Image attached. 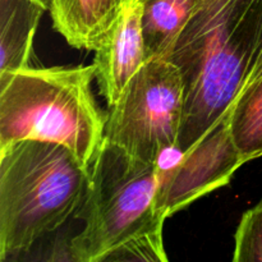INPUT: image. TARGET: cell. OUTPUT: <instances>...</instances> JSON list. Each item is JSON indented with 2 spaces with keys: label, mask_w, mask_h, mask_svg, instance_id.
I'll return each instance as SVG.
<instances>
[{
  "label": "cell",
  "mask_w": 262,
  "mask_h": 262,
  "mask_svg": "<svg viewBox=\"0 0 262 262\" xmlns=\"http://www.w3.org/2000/svg\"><path fill=\"white\" fill-rule=\"evenodd\" d=\"M122 0H53L54 28L69 45L96 50L117 19Z\"/></svg>",
  "instance_id": "ba28073f"
},
{
  "label": "cell",
  "mask_w": 262,
  "mask_h": 262,
  "mask_svg": "<svg viewBox=\"0 0 262 262\" xmlns=\"http://www.w3.org/2000/svg\"><path fill=\"white\" fill-rule=\"evenodd\" d=\"M125 2V0H122V3H124Z\"/></svg>",
  "instance_id": "5bb4252c"
},
{
  "label": "cell",
  "mask_w": 262,
  "mask_h": 262,
  "mask_svg": "<svg viewBox=\"0 0 262 262\" xmlns=\"http://www.w3.org/2000/svg\"><path fill=\"white\" fill-rule=\"evenodd\" d=\"M89 184L90 166L60 143L25 140L0 148V261L76 217Z\"/></svg>",
  "instance_id": "3957f363"
},
{
  "label": "cell",
  "mask_w": 262,
  "mask_h": 262,
  "mask_svg": "<svg viewBox=\"0 0 262 262\" xmlns=\"http://www.w3.org/2000/svg\"><path fill=\"white\" fill-rule=\"evenodd\" d=\"M245 164L229 128L228 114L163 174L158 209L168 219L205 194L227 186Z\"/></svg>",
  "instance_id": "8992f818"
},
{
  "label": "cell",
  "mask_w": 262,
  "mask_h": 262,
  "mask_svg": "<svg viewBox=\"0 0 262 262\" xmlns=\"http://www.w3.org/2000/svg\"><path fill=\"white\" fill-rule=\"evenodd\" d=\"M232 137L243 161L262 156V49L228 112Z\"/></svg>",
  "instance_id": "30bf717a"
},
{
  "label": "cell",
  "mask_w": 262,
  "mask_h": 262,
  "mask_svg": "<svg viewBox=\"0 0 262 262\" xmlns=\"http://www.w3.org/2000/svg\"><path fill=\"white\" fill-rule=\"evenodd\" d=\"M45 10L37 0H0V74L33 67V37Z\"/></svg>",
  "instance_id": "9c48e42d"
},
{
  "label": "cell",
  "mask_w": 262,
  "mask_h": 262,
  "mask_svg": "<svg viewBox=\"0 0 262 262\" xmlns=\"http://www.w3.org/2000/svg\"><path fill=\"white\" fill-rule=\"evenodd\" d=\"M37 2L41 3V4H42L48 10H50L51 4H53V0H37Z\"/></svg>",
  "instance_id": "4fadbf2b"
},
{
  "label": "cell",
  "mask_w": 262,
  "mask_h": 262,
  "mask_svg": "<svg viewBox=\"0 0 262 262\" xmlns=\"http://www.w3.org/2000/svg\"><path fill=\"white\" fill-rule=\"evenodd\" d=\"M159 164L133 158L105 140L90 166V184L76 217L84 222L68 246L77 262H166L159 211Z\"/></svg>",
  "instance_id": "7a4b0ae2"
},
{
  "label": "cell",
  "mask_w": 262,
  "mask_h": 262,
  "mask_svg": "<svg viewBox=\"0 0 262 262\" xmlns=\"http://www.w3.org/2000/svg\"><path fill=\"white\" fill-rule=\"evenodd\" d=\"M184 113L179 69L163 56L148 59L109 106L105 140L146 163L176 150Z\"/></svg>",
  "instance_id": "5b68a950"
},
{
  "label": "cell",
  "mask_w": 262,
  "mask_h": 262,
  "mask_svg": "<svg viewBox=\"0 0 262 262\" xmlns=\"http://www.w3.org/2000/svg\"><path fill=\"white\" fill-rule=\"evenodd\" d=\"M140 0H125L117 19L95 50V72L101 95L112 106L132 77L150 59L141 26Z\"/></svg>",
  "instance_id": "52a82bcc"
},
{
  "label": "cell",
  "mask_w": 262,
  "mask_h": 262,
  "mask_svg": "<svg viewBox=\"0 0 262 262\" xmlns=\"http://www.w3.org/2000/svg\"><path fill=\"white\" fill-rule=\"evenodd\" d=\"M141 26L148 56H165L191 18L199 0H140Z\"/></svg>",
  "instance_id": "8fae6325"
},
{
  "label": "cell",
  "mask_w": 262,
  "mask_h": 262,
  "mask_svg": "<svg viewBox=\"0 0 262 262\" xmlns=\"http://www.w3.org/2000/svg\"><path fill=\"white\" fill-rule=\"evenodd\" d=\"M234 262H262V201L241 217L234 235Z\"/></svg>",
  "instance_id": "7c38bea8"
},
{
  "label": "cell",
  "mask_w": 262,
  "mask_h": 262,
  "mask_svg": "<svg viewBox=\"0 0 262 262\" xmlns=\"http://www.w3.org/2000/svg\"><path fill=\"white\" fill-rule=\"evenodd\" d=\"M94 79V64L0 74V148L17 141H49L91 166L106 123L92 94Z\"/></svg>",
  "instance_id": "277c9868"
},
{
  "label": "cell",
  "mask_w": 262,
  "mask_h": 262,
  "mask_svg": "<svg viewBox=\"0 0 262 262\" xmlns=\"http://www.w3.org/2000/svg\"><path fill=\"white\" fill-rule=\"evenodd\" d=\"M262 49V0H199L165 56L179 69L184 113L176 150L188 151L232 107Z\"/></svg>",
  "instance_id": "6da1fadb"
}]
</instances>
